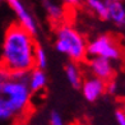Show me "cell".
Here are the masks:
<instances>
[{
    "label": "cell",
    "mask_w": 125,
    "mask_h": 125,
    "mask_svg": "<svg viewBox=\"0 0 125 125\" xmlns=\"http://www.w3.org/2000/svg\"><path fill=\"white\" fill-rule=\"evenodd\" d=\"M35 36L18 22H12L4 32L0 46V75L5 78L12 73H28L35 68Z\"/></svg>",
    "instance_id": "6da1fadb"
},
{
    "label": "cell",
    "mask_w": 125,
    "mask_h": 125,
    "mask_svg": "<svg viewBox=\"0 0 125 125\" xmlns=\"http://www.w3.org/2000/svg\"><path fill=\"white\" fill-rule=\"evenodd\" d=\"M28 73L18 72L12 73L4 78L1 96L5 98L8 109L13 115V119L22 117L27 114L31 104V91L28 88Z\"/></svg>",
    "instance_id": "7a4b0ae2"
},
{
    "label": "cell",
    "mask_w": 125,
    "mask_h": 125,
    "mask_svg": "<svg viewBox=\"0 0 125 125\" xmlns=\"http://www.w3.org/2000/svg\"><path fill=\"white\" fill-rule=\"evenodd\" d=\"M55 49L70 61L82 62L87 58V40L74 26L60 23L55 31Z\"/></svg>",
    "instance_id": "3957f363"
},
{
    "label": "cell",
    "mask_w": 125,
    "mask_h": 125,
    "mask_svg": "<svg viewBox=\"0 0 125 125\" xmlns=\"http://www.w3.org/2000/svg\"><path fill=\"white\" fill-rule=\"evenodd\" d=\"M88 56H101L114 62L120 61L123 58V49L119 41L111 35H100L92 41L87 42Z\"/></svg>",
    "instance_id": "277c9868"
},
{
    "label": "cell",
    "mask_w": 125,
    "mask_h": 125,
    "mask_svg": "<svg viewBox=\"0 0 125 125\" xmlns=\"http://www.w3.org/2000/svg\"><path fill=\"white\" fill-rule=\"evenodd\" d=\"M7 3L12 8L17 18V22L21 26H23L28 32H31L33 36H36L38 32V23L35 18V15L27 8V5L22 0H7Z\"/></svg>",
    "instance_id": "5b68a950"
},
{
    "label": "cell",
    "mask_w": 125,
    "mask_h": 125,
    "mask_svg": "<svg viewBox=\"0 0 125 125\" xmlns=\"http://www.w3.org/2000/svg\"><path fill=\"white\" fill-rule=\"evenodd\" d=\"M87 66L91 75H94L105 82L114 79L116 75V68L114 61L101 58V56H89Z\"/></svg>",
    "instance_id": "8992f818"
},
{
    "label": "cell",
    "mask_w": 125,
    "mask_h": 125,
    "mask_svg": "<svg viewBox=\"0 0 125 125\" xmlns=\"http://www.w3.org/2000/svg\"><path fill=\"white\" fill-rule=\"evenodd\" d=\"M105 87H106V82L94 75H89L84 78L81 84L83 97L88 102H96L97 100H100L105 94Z\"/></svg>",
    "instance_id": "52a82bcc"
},
{
    "label": "cell",
    "mask_w": 125,
    "mask_h": 125,
    "mask_svg": "<svg viewBox=\"0 0 125 125\" xmlns=\"http://www.w3.org/2000/svg\"><path fill=\"white\" fill-rule=\"evenodd\" d=\"M27 83L31 93H40L41 91H43L47 84V75L45 73V69H40L36 66L32 68L28 72Z\"/></svg>",
    "instance_id": "ba28073f"
},
{
    "label": "cell",
    "mask_w": 125,
    "mask_h": 125,
    "mask_svg": "<svg viewBox=\"0 0 125 125\" xmlns=\"http://www.w3.org/2000/svg\"><path fill=\"white\" fill-rule=\"evenodd\" d=\"M107 21H110L117 28L125 26V5L123 0L107 3Z\"/></svg>",
    "instance_id": "9c48e42d"
},
{
    "label": "cell",
    "mask_w": 125,
    "mask_h": 125,
    "mask_svg": "<svg viewBox=\"0 0 125 125\" xmlns=\"http://www.w3.org/2000/svg\"><path fill=\"white\" fill-rule=\"evenodd\" d=\"M65 77L73 88H81L83 74H82V70L79 68L78 62L70 61L65 65Z\"/></svg>",
    "instance_id": "30bf717a"
},
{
    "label": "cell",
    "mask_w": 125,
    "mask_h": 125,
    "mask_svg": "<svg viewBox=\"0 0 125 125\" xmlns=\"http://www.w3.org/2000/svg\"><path fill=\"white\" fill-rule=\"evenodd\" d=\"M43 9L47 18L54 23H60L64 18V8L55 0H43Z\"/></svg>",
    "instance_id": "8fae6325"
},
{
    "label": "cell",
    "mask_w": 125,
    "mask_h": 125,
    "mask_svg": "<svg viewBox=\"0 0 125 125\" xmlns=\"http://www.w3.org/2000/svg\"><path fill=\"white\" fill-rule=\"evenodd\" d=\"M87 9L101 21H107V3L105 0H84Z\"/></svg>",
    "instance_id": "7c38bea8"
},
{
    "label": "cell",
    "mask_w": 125,
    "mask_h": 125,
    "mask_svg": "<svg viewBox=\"0 0 125 125\" xmlns=\"http://www.w3.org/2000/svg\"><path fill=\"white\" fill-rule=\"evenodd\" d=\"M33 59H35V66L40 69H46L47 66V52L43 46L36 43L35 52H33Z\"/></svg>",
    "instance_id": "4fadbf2b"
},
{
    "label": "cell",
    "mask_w": 125,
    "mask_h": 125,
    "mask_svg": "<svg viewBox=\"0 0 125 125\" xmlns=\"http://www.w3.org/2000/svg\"><path fill=\"white\" fill-rule=\"evenodd\" d=\"M12 119H13V115L10 112V110L8 109L5 98L0 94V121H8V120H12Z\"/></svg>",
    "instance_id": "5bb4252c"
},
{
    "label": "cell",
    "mask_w": 125,
    "mask_h": 125,
    "mask_svg": "<svg viewBox=\"0 0 125 125\" xmlns=\"http://www.w3.org/2000/svg\"><path fill=\"white\" fill-rule=\"evenodd\" d=\"M119 92V84L115 79H110L106 82V87H105V93H109L110 96H115Z\"/></svg>",
    "instance_id": "9a60e30c"
},
{
    "label": "cell",
    "mask_w": 125,
    "mask_h": 125,
    "mask_svg": "<svg viewBox=\"0 0 125 125\" xmlns=\"http://www.w3.org/2000/svg\"><path fill=\"white\" fill-rule=\"evenodd\" d=\"M49 123L51 125H62L64 124V119L58 111H52L49 116Z\"/></svg>",
    "instance_id": "2e32d148"
},
{
    "label": "cell",
    "mask_w": 125,
    "mask_h": 125,
    "mask_svg": "<svg viewBox=\"0 0 125 125\" xmlns=\"http://www.w3.org/2000/svg\"><path fill=\"white\" fill-rule=\"evenodd\" d=\"M114 116H115V121H116L119 125H125V112H124L123 109L115 110Z\"/></svg>",
    "instance_id": "e0dca14e"
},
{
    "label": "cell",
    "mask_w": 125,
    "mask_h": 125,
    "mask_svg": "<svg viewBox=\"0 0 125 125\" xmlns=\"http://www.w3.org/2000/svg\"><path fill=\"white\" fill-rule=\"evenodd\" d=\"M62 3L69 8H77L82 4V0H62Z\"/></svg>",
    "instance_id": "ac0fdd59"
},
{
    "label": "cell",
    "mask_w": 125,
    "mask_h": 125,
    "mask_svg": "<svg viewBox=\"0 0 125 125\" xmlns=\"http://www.w3.org/2000/svg\"><path fill=\"white\" fill-rule=\"evenodd\" d=\"M3 82H4V78L0 75V94H1V87H3Z\"/></svg>",
    "instance_id": "d6986e66"
},
{
    "label": "cell",
    "mask_w": 125,
    "mask_h": 125,
    "mask_svg": "<svg viewBox=\"0 0 125 125\" xmlns=\"http://www.w3.org/2000/svg\"><path fill=\"white\" fill-rule=\"evenodd\" d=\"M106 3H111V1H117V0H105Z\"/></svg>",
    "instance_id": "ffe728a7"
},
{
    "label": "cell",
    "mask_w": 125,
    "mask_h": 125,
    "mask_svg": "<svg viewBox=\"0 0 125 125\" xmlns=\"http://www.w3.org/2000/svg\"><path fill=\"white\" fill-rule=\"evenodd\" d=\"M3 1H4V0H0V5H1V3H3Z\"/></svg>",
    "instance_id": "44dd1931"
}]
</instances>
